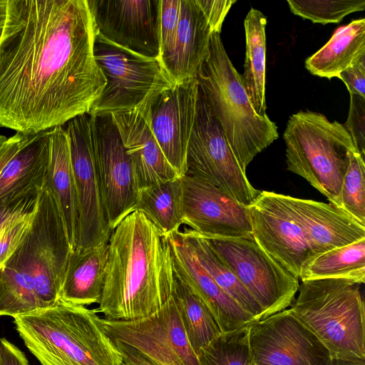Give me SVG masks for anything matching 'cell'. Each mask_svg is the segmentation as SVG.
Wrapping results in <instances>:
<instances>
[{
	"label": "cell",
	"instance_id": "1",
	"mask_svg": "<svg viewBox=\"0 0 365 365\" xmlns=\"http://www.w3.org/2000/svg\"><path fill=\"white\" fill-rule=\"evenodd\" d=\"M87 0H8L0 41V128L36 134L89 113L106 80Z\"/></svg>",
	"mask_w": 365,
	"mask_h": 365
},
{
	"label": "cell",
	"instance_id": "2",
	"mask_svg": "<svg viewBox=\"0 0 365 365\" xmlns=\"http://www.w3.org/2000/svg\"><path fill=\"white\" fill-rule=\"evenodd\" d=\"M98 312L113 320L150 315L170 297L174 285L172 251L167 236L135 210L113 230Z\"/></svg>",
	"mask_w": 365,
	"mask_h": 365
},
{
	"label": "cell",
	"instance_id": "3",
	"mask_svg": "<svg viewBox=\"0 0 365 365\" xmlns=\"http://www.w3.org/2000/svg\"><path fill=\"white\" fill-rule=\"evenodd\" d=\"M97 309L59 300L14 317L25 346L41 365H123Z\"/></svg>",
	"mask_w": 365,
	"mask_h": 365
},
{
	"label": "cell",
	"instance_id": "4",
	"mask_svg": "<svg viewBox=\"0 0 365 365\" xmlns=\"http://www.w3.org/2000/svg\"><path fill=\"white\" fill-rule=\"evenodd\" d=\"M242 170L254 158L279 138L267 114L254 110L241 74L230 61L219 33H212L209 54L197 76Z\"/></svg>",
	"mask_w": 365,
	"mask_h": 365
},
{
	"label": "cell",
	"instance_id": "5",
	"mask_svg": "<svg viewBox=\"0 0 365 365\" xmlns=\"http://www.w3.org/2000/svg\"><path fill=\"white\" fill-rule=\"evenodd\" d=\"M290 312L331 359L365 361V307L360 284L344 279L302 281Z\"/></svg>",
	"mask_w": 365,
	"mask_h": 365
},
{
	"label": "cell",
	"instance_id": "6",
	"mask_svg": "<svg viewBox=\"0 0 365 365\" xmlns=\"http://www.w3.org/2000/svg\"><path fill=\"white\" fill-rule=\"evenodd\" d=\"M283 139L287 170L304 178L339 208L349 154L357 152L343 124L320 113L300 110L289 117Z\"/></svg>",
	"mask_w": 365,
	"mask_h": 365
},
{
	"label": "cell",
	"instance_id": "7",
	"mask_svg": "<svg viewBox=\"0 0 365 365\" xmlns=\"http://www.w3.org/2000/svg\"><path fill=\"white\" fill-rule=\"evenodd\" d=\"M71 251L58 206L44 186L25 237L1 267L24 279L46 308L60 299Z\"/></svg>",
	"mask_w": 365,
	"mask_h": 365
},
{
	"label": "cell",
	"instance_id": "8",
	"mask_svg": "<svg viewBox=\"0 0 365 365\" xmlns=\"http://www.w3.org/2000/svg\"><path fill=\"white\" fill-rule=\"evenodd\" d=\"M94 56L106 84L89 112L91 115L142 113L157 96L175 85L158 58L120 47L97 31Z\"/></svg>",
	"mask_w": 365,
	"mask_h": 365
},
{
	"label": "cell",
	"instance_id": "9",
	"mask_svg": "<svg viewBox=\"0 0 365 365\" xmlns=\"http://www.w3.org/2000/svg\"><path fill=\"white\" fill-rule=\"evenodd\" d=\"M185 175L208 182L245 205H250L260 192L252 187L241 168L200 85Z\"/></svg>",
	"mask_w": 365,
	"mask_h": 365
},
{
	"label": "cell",
	"instance_id": "10",
	"mask_svg": "<svg viewBox=\"0 0 365 365\" xmlns=\"http://www.w3.org/2000/svg\"><path fill=\"white\" fill-rule=\"evenodd\" d=\"M202 237L258 303L262 319L291 307L299 287V279L264 251L252 237Z\"/></svg>",
	"mask_w": 365,
	"mask_h": 365
},
{
	"label": "cell",
	"instance_id": "11",
	"mask_svg": "<svg viewBox=\"0 0 365 365\" xmlns=\"http://www.w3.org/2000/svg\"><path fill=\"white\" fill-rule=\"evenodd\" d=\"M66 124L78 210V235L74 250H84L108 243L112 230L96 168L92 115L82 114Z\"/></svg>",
	"mask_w": 365,
	"mask_h": 365
},
{
	"label": "cell",
	"instance_id": "12",
	"mask_svg": "<svg viewBox=\"0 0 365 365\" xmlns=\"http://www.w3.org/2000/svg\"><path fill=\"white\" fill-rule=\"evenodd\" d=\"M113 341L139 351L157 365H200L182 327L171 295L150 315L130 321L100 318Z\"/></svg>",
	"mask_w": 365,
	"mask_h": 365
},
{
	"label": "cell",
	"instance_id": "13",
	"mask_svg": "<svg viewBox=\"0 0 365 365\" xmlns=\"http://www.w3.org/2000/svg\"><path fill=\"white\" fill-rule=\"evenodd\" d=\"M248 210L253 240L299 279L302 267L314 255L287 196L260 191Z\"/></svg>",
	"mask_w": 365,
	"mask_h": 365
},
{
	"label": "cell",
	"instance_id": "14",
	"mask_svg": "<svg viewBox=\"0 0 365 365\" xmlns=\"http://www.w3.org/2000/svg\"><path fill=\"white\" fill-rule=\"evenodd\" d=\"M253 365H329L331 359L319 340L289 310L248 326Z\"/></svg>",
	"mask_w": 365,
	"mask_h": 365
},
{
	"label": "cell",
	"instance_id": "15",
	"mask_svg": "<svg viewBox=\"0 0 365 365\" xmlns=\"http://www.w3.org/2000/svg\"><path fill=\"white\" fill-rule=\"evenodd\" d=\"M91 115L96 168L108 225L113 231L135 210L139 190L131 161L111 115Z\"/></svg>",
	"mask_w": 365,
	"mask_h": 365
},
{
	"label": "cell",
	"instance_id": "16",
	"mask_svg": "<svg viewBox=\"0 0 365 365\" xmlns=\"http://www.w3.org/2000/svg\"><path fill=\"white\" fill-rule=\"evenodd\" d=\"M97 32L144 56L159 58V0H87Z\"/></svg>",
	"mask_w": 365,
	"mask_h": 365
},
{
	"label": "cell",
	"instance_id": "17",
	"mask_svg": "<svg viewBox=\"0 0 365 365\" xmlns=\"http://www.w3.org/2000/svg\"><path fill=\"white\" fill-rule=\"evenodd\" d=\"M182 222L205 237L252 238L248 205L218 187L184 175Z\"/></svg>",
	"mask_w": 365,
	"mask_h": 365
},
{
	"label": "cell",
	"instance_id": "18",
	"mask_svg": "<svg viewBox=\"0 0 365 365\" xmlns=\"http://www.w3.org/2000/svg\"><path fill=\"white\" fill-rule=\"evenodd\" d=\"M198 89L197 78L175 84L157 96L140 113L165 158L181 177L185 174L187 148L195 121Z\"/></svg>",
	"mask_w": 365,
	"mask_h": 365
},
{
	"label": "cell",
	"instance_id": "19",
	"mask_svg": "<svg viewBox=\"0 0 365 365\" xmlns=\"http://www.w3.org/2000/svg\"><path fill=\"white\" fill-rule=\"evenodd\" d=\"M173 267L211 312L222 332H230L255 322L228 296L198 262L193 250L181 231L167 236Z\"/></svg>",
	"mask_w": 365,
	"mask_h": 365
},
{
	"label": "cell",
	"instance_id": "20",
	"mask_svg": "<svg viewBox=\"0 0 365 365\" xmlns=\"http://www.w3.org/2000/svg\"><path fill=\"white\" fill-rule=\"evenodd\" d=\"M10 138L11 154L0 174V203L41 190L51 161V129Z\"/></svg>",
	"mask_w": 365,
	"mask_h": 365
},
{
	"label": "cell",
	"instance_id": "21",
	"mask_svg": "<svg viewBox=\"0 0 365 365\" xmlns=\"http://www.w3.org/2000/svg\"><path fill=\"white\" fill-rule=\"evenodd\" d=\"M110 115L131 161L139 191L181 178L165 158L140 112L130 110Z\"/></svg>",
	"mask_w": 365,
	"mask_h": 365
},
{
	"label": "cell",
	"instance_id": "22",
	"mask_svg": "<svg viewBox=\"0 0 365 365\" xmlns=\"http://www.w3.org/2000/svg\"><path fill=\"white\" fill-rule=\"evenodd\" d=\"M287 196L314 257L365 239V225L330 203Z\"/></svg>",
	"mask_w": 365,
	"mask_h": 365
},
{
	"label": "cell",
	"instance_id": "23",
	"mask_svg": "<svg viewBox=\"0 0 365 365\" xmlns=\"http://www.w3.org/2000/svg\"><path fill=\"white\" fill-rule=\"evenodd\" d=\"M212 34L196 0H181L175 40L170 53L161 62L174 84L197 78L209 54Z\"/></svg>",
	"mask_w": 365,
	"mask_h": 365
},
{
	"label": "cell",
	"instance_id": "24",
	"mask_svg": "<svg viewBox=\"0 0 365 365\" xmlns=\"http://www.w3.org/2000/svg\"><path fill=\"white\" fill-rule=\"evenodd\" d=\"M108 251V243L72 251L63 276L59 300L83 307L98 304L105 283Z\"/></svg>",
	"mask_w": 365,
	"mask_h": 365
},
{
	"label": "cell",
	"instance_id": "25",
	"mask_svg": "<svg viewBox=\"0 0 365 365\" xmlns=\"http://www.w3.org/2000/svg\"><path fill=\"white\" fill-rule=\"evenodd\" d=\"M51 161L44 186L56 201L73 251L78 235V210L68 140L63 126L51 129Z\"/></svg>",
	"mask_w": 365,
	"mask_h": 365
},
{
	"label": "cell",
	"instance_id": "26",
	"mask_svg": "<svg viewBox=\"0 0 365 365\" xmlns=\"http://www.w3.org/2000/svg\"><path fill=\"white\" fill-rule=\"evenodd\" d=\"M365 57V19L338 28L319 50L307 58L305 67L314 76L331 79Z\"/></svg>",
	"mask_w": 365,
	"mask_h": 365
},
{
	"label": "cell",
	"instance_id": "27",
	"mask_svg": "<svg viewBox=\"0 0 365 365\" xmlns=\"http://www.w3.org/2000/svg\"><path fill=\"white\" fill-rule=\"evenodd\" d=\"M266 25V16L260 11L251 8L244 21L246 53L241 79L254 110L260 115L267 114Z\"/></svg>",
	"mask_w": 365,
	"mask_h": 365
},
{
	"label": "cell",
	"instance_id": "28",
	"mask_svg": "<svg viewBox=\"0 0 365 365\" xmlns=\"http://www.w3.org/2000/svg\"><path fill=\"white\" fill-rule=\"evenodd\" d=\"M174 277L172 296L189 343L198 354L222 331L210 309L175 269Z\"/></svg>",
	"mask_w": 365,
	"mask_h": 365
},
{
	"label": "cell",
	"instance_id": "29",
	"mask_svg": "<svg viewBox=\"0 0 365 365\" xmlns=\"http://www.w3.org/2000/svg\"><path fill=\"white\" fill-rule=\"evenodd\" d=\"M198 262L216 284L254 319H262V309L229 266L212 250L205 238L186 228L182 232Z\"/></svg>",
	"mask_w": 365,
	"mask_h": 365
},
{
	"label": "cell",
	"instance_id": "30",
	"mask_svg": "<svg viewBox=\"0 0 365 365\" xmlns=\"http://www.w3.org/2000/svg\"><path fill=\"white\" fill-rule=\"evenodd\" d=\"M299 279H339L365 282V239L318 255L302 267Z\"/></svg>",
	"mask_w": 365,
	"mask_h": 365
},
{
	"label": "cell",
	"instance_id": "31",
	"mask_svg": "<svg viewBox=\"0 0 365 365\" xmlns=\"http://www.w3.org/2000/svg\"><path fill=\"white\" fill-rule=\"evenodd\" d=\"M181 178L144 188L138 193L135 210L145 215L165 236L179 231L183 224Z\"/></svg>",
	"mask_w": 365,
	"mask_h": 365
},
{
	"label": "cell",
	"instance_id": "32",
	"mask_svg": "<svg viewBox=\"0 0 365 365\" xmlns=\"http://www.w3.org/2000/svg\"><path fill=\"white\" fill-rule=\"evenodd\" d=\"M248 326L215 338L198 353L200 365H252Z\"/></svg>",
	"mask_w": 365,
	"mask_h": 365
},
{
	"label": "cell",
	"instance_id": "33",
	"mask_svg": "<svg viewBox=\"0 0 365 365\" xmlns=\"http://www.w3.org/2000/svg\"><path fill=\"white\" fill-rule=\"evenodd\" d=\"M339 208L365 225V161L357 152L349 154L339 194Z\"/></svg>",
	"mask_w": 365,
	"mask_h": 365
},
{
	"label": "cell",
	"instance_id": "34",
	"mask_svg": "<svg viewBox=\"0 0 365 365\" xmlns=\"http://www.w3.org/2000/svg\"><path fill=\"white\" fill-rule=\"evenodd\" d=\"M292 13L313 23L338 24L349 14L365 9L364 0H287Z\"/></svg>",
	"mask_w": 365,
	"mask_h": 365
},
{
	"label": "cell",
	"instance_id": "35",
	"mask_svg": "<svg viewBox=\"0 0 365 365\" xmlns=\"http://www.w3.org/2000/svg\"><path fill=\"white\" fill-rule=\"evenodd\" d=\"M181 0H159V43L161 62L170 53L178 31Z\"/></svg>",
	"mask_w": 365,
	"mask_h": 365
},
{
	"label": "cell",
	"instance_id": "36",
	"mask_svg": "<svg viewBox=\"0 0 365 365\" xmlns=\"http://www.w3.org/2000/svg\"><path fill=\"white\" fill-rule=\"evenodd\" d=\"M351 137L357 152L365 157V98L350 94L346 121L343 124Z\"/></svg>",
	"mask_w": 365,
	"mask_h": 365
},
{
	"label": "cell",
	"instance_id": "37",
	"mask_svg": "<svg viewBox=\"0 0 365 365\" xmlns=\"http://www.w3.org/2000/svg\"><path fill=\"white\" fill-rule=\"evenodd\" d=\"M41 190L0 203V233L11 222L34 212Z\"/></svg>",
	"mask_w": 365,
	"mask_h": 365
},
{
	"label": "cell",
	"instance_id": "38",
	"mask_svg": "<svg viewBox=\"0 0 365 365\" xmlns=\"http://www.w3.org/2000/svg\"><path fill=\"white\" fill-rule=\"evenodd\" d=\"M34 213V212L11 222L1 232L0 267L4 264L25 237L30 227Z\"/></svg>",
	"mask_w": 365,
	"mask_h": 365
},
{
	"label": "cell",
	"instance_id": "39",
	"mask_svg": "<svg viewBox=\"0 0 365 365\" xmlns=\"http://www.w3.org/2000/svg\"><path fill=\"white\" fill-rule=\"evenodd\" d=\"M212 33L221 32L222 23L236 0H196Z\"/></svg>",
	"mask_w": 365,
	"mask_h": 365
},
{
	"label": "cell",
	"instance_id": "40",
	"mask_svg": "<svg viewBox=\"0 0 365 365\" xmlns=\"http://www.w3.org/2000/svg\"><path fill=\"white\" fill-rule=\"evenodd\" d=\"M337 78L345 83L349 94L365 98V57L341 71Z\"/></svg>",
	"mask_w": 365,
	"mask_h": 365
},
{
	"label": "cell",
	"instance_id": "41",
	"mask_svg": "<svg viewBox=\"0 0 365 365\" xmlns=\"http://www.w3.org/2000/svg\"><path fill=\"white\" fill-rule=\"evenodd\" d=\"M0 365H29L25 354L5 338H0Z\"/></svg>",
	"mask_w": 365,
	"mask_h": 365
},
{
	"label": "cell",
	"instance_id": "42",
	"mask_svg": "<svg viewBox=\"0 0 365 365\" xmlns=\"http://www.w3.org/2000/svg\"><path fill=\"white\" fill-rule=\"evenodd\" d=\"M113 342L121 354L123 365H157L150 359L135 349L123 343Z\"/></svg>",
	"mask_w": 365,
	"mask_h": 365
},
{
	"label": "cell",
	"instance_id": "43",
	"mask_svg": "<svg viewBox=\"0 0 365 365\" xmlns=\"http://www.w3.org/2000/svg\"><path fill=\"white\" fill-rule=\"evenodd\" d=\"M7 1H0V41L3 36L7 17Z\"/></svg>",
	"mask_w": 365,
	"mask_h": 365
},
{
	"label": "cell",
	"instance_id": "44",
	"mask_svg": "<svg viewBox=\"0 0 365 365\" xmlns=\"http://www.w3.org/2000/svg\"><path fill=\"white\" fill-rule=\"evenodd\" d=\"M329 365H365V361L331 359Z\"/></svg>",
	"mask_w": 365,
	"mask_h": 365
},
{
	"label": "cell",
	"instance_id": "45",
	"mask_svg": "<svg viewBox=\"0 0 365 365\" xmlns=\"http://www.w3.org/2000/svg\"><path fill=\"white\" fill-rule=\"evenodd\" d=\"M8 140L4 135H0V148L5 143V142Z\"/></svg>",
	"mask_w": 365,
	"mask_h": 365
},
{
	"label": "cell",
	"instance_id": "46",
	"mask_svg": "<svg viewBox=\"0 0 365 365\" xmlns=\"http://www.w3.org/2000/svg\"><path fill=\"white\" fill-rule=\"evenodd\" d=\"M252 365H253V364H252Z\"/></svg>",
	"mask_w": 365,
	"mask_h": 365
}]
</instances>
